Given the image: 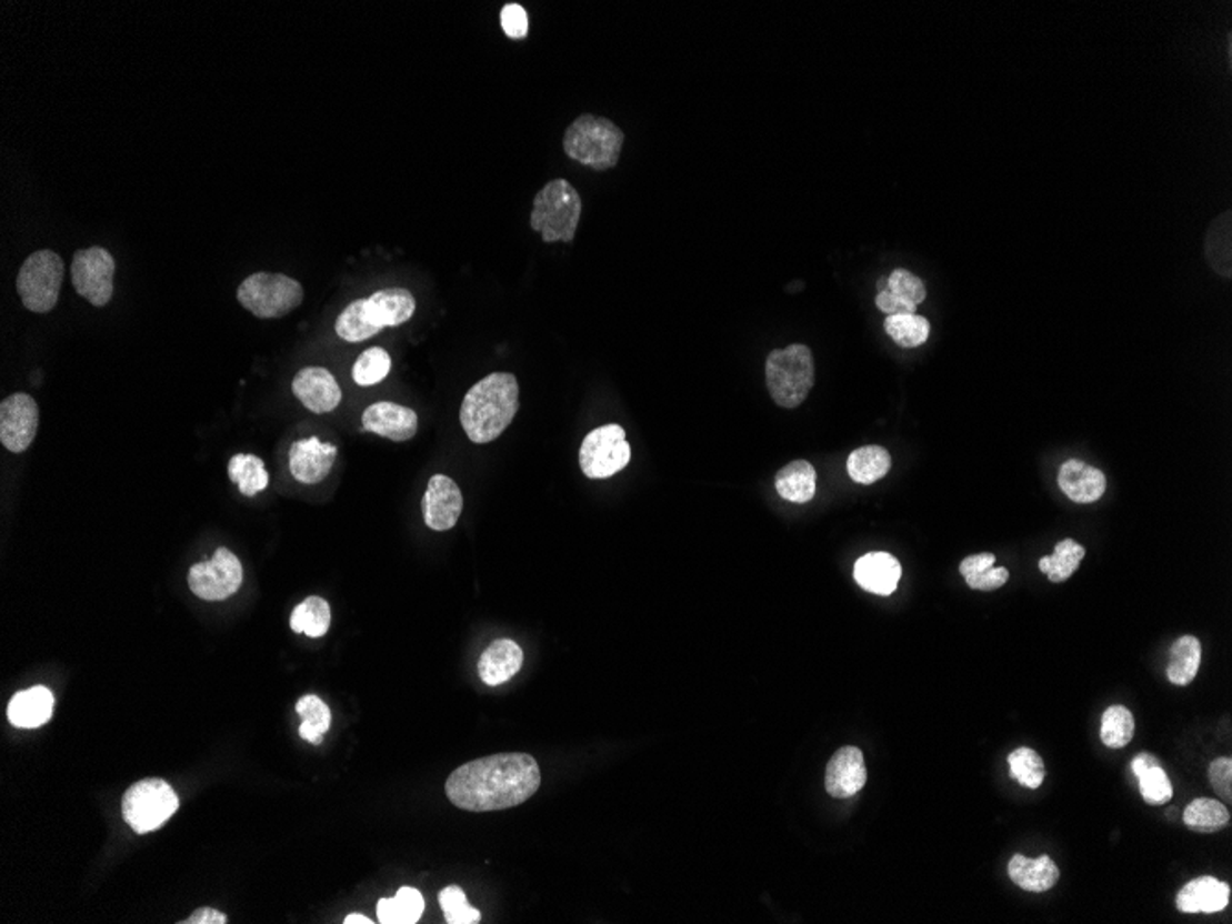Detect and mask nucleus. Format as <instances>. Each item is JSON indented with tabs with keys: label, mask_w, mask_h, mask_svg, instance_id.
<instances>
[{
	"label": "nucleus",
	"mask_w": 1232,
	"mask_h": 924,
	"mask_svg": "<svg viewBox=\"0 0 1232 924\" xmlns=\"http://www.w3.org/2000/svg\"><path fill=\"white\" fill-rule=\"evenodd\" d=\"M541 786V770L527 753H499L468 762L449 775L447 797L468 812H494L522 805Z\"/></svg>",
	"instance_id": "f257e3e1"
},
{
	"label": "nucleus",
	"mask_w": 1232,
	"mask_h": 924,
	"mask_svg": "<svg viewBox=\"0 0 1232 924\" xmlns=\"http://www.w3.org/2000/svg\"><path fill=\"white\" fill-rule=\"evenodd\" d=\"M519 412V382L513 373H491L463 398L460 421L473 443L497 440Z\"/></svg>",
	"instance_id": "f03ea898"
},
{
	"label": "nucleus",
	"mask_w": 1232,
	"mask_h": 924,
	"mask_svg": "<svg viewBox=\"0 0 1232 924\" xmlns=\"http://www.w3.org/2000/svg\"><path fill=\"white\" fill-rule=\"evenodd\" d=\"M415 307L410 290L399 287L379 290L368 300L351 301L338 315L334 331L345 342H364L385 327H399L412 320Z\"/></svg>",
	"instance_id": "7ed1b4c3"
},
{
	"label": "nucleus",
	"mask_w": 1232,
	"mask_h": 924,
	"mask_svg": "<svg viewBox=\"0 0 1232 924\" xmlns=\"http://www.w3.org/2000/svg\"><path fill=\"white\" fill-rule=\"evenodd\" d=\"M624 139V131L613 120L585 113L567 128L563 150L583 167L603 172L619 163Z\"/></svg>",
	"instance_id": "20e7f679"
},
{
	"label": "nucleus",
	"mask_w": 1232,
	"mask_h": 924,
	"mask_svg": "<svg viewBox=\"0 0 1232 924\" xmlns=\"http://www.w3.org/2000/svg\"><path fill=\"white\" fill-rule=\"evenodd\" d=\"M815 382L812 351L804 343L773 349L765 359V384L781 409H799L807 401Z\"/></svg>",
	"instance_id": "39448f33"
},
{
	"label": "nucleus",
	"mask_w": 1232,
	"mask_h": 924,
	"mask_svg": "<svg viewBox=\"0 0 1232 924\" xmlns=\"http://www.w3.org/2000/svg\"><path fill=\"white\" fill-rule=\"evenodd\" d=\"M580 218V194L567 180L549 181L533 198L530 225L547 244L572 242Z\"/></svg>",
	"instance_id": "423d86ee"
},
{
	"label": "nucleus",
	"mask_w": 1232,
	"mask_h": 924,
	"mask_svg": "<svg viewBox=\"0 0 1232 924\" xmlns=\"http://www.w3.org/2000/svg\"><path fill=\"white\" fill-rule=\"evenodd\" d=\"M240 305L261 320H278L303 303V287L284 273L257 272L237 292Z\"/></svg>",
	"instance_id": "0eeeda50"
},
{
	"label": "nucleus",
	"mask_w": 1232,
	"mask_h": 924,
	"mask_svg": "<svg viewBox=\"0 0 1232 924\" xmlns=\"http://www.w3.org/2000/svg\"><path fill=\"white\" fill-rule=\"evenodd\" d=\"M66 262L56 251L41 250L27 257L17 275V292L22 305L36 314H49L60 300Z\"/></svg>",
	"instance_id": "6e6552de"
},
{
	"label": "nucleus",
	"mask_w": 1232,
	"mask_h": 924,
	"mask_svg": "<svg viewBox=\"0 0 1232 924\" xmlns=\"http://www.w3.org/2000/svg\"><path fill=\"white\" fill-rule=\"evenodd\" d=\"M180 800L163 779H144L126 790L122 797L124 822L139 832H152L174 816Z\"/></svg>",
	"instance_id": "1a4fd4ad"
},
{
	"label": "nucleus",
	"mask_w": 1232,
	"mask_h": 924,
	"mask_svg": "<svg viewBox=\"0 0 1232 924\" xmlns=\"http://www.w3.org/2000/svg\"><path fill=\"white\" fill-rule=\"evenodd\" d=\"M631 446L620 424H605L585 435L580 449V468L587 479L613 476L630 463Z\"/></svg>",
	"instance_id": "9d476101"
},
{
	"label": "nucleus",
	"mask_w": 1232,
	"mask_h": 924,
	"mask_svg": "<svg viewBox=\"0 0 1232 924\" xmlns=\"http://www.w3.org/2000/svg\"><path fill=\"white\" fill-rule=\"evenodd\" d=\"M114 270L117 262L106 248L93 245L88 250H78L72 257V287L80 298L100 309L113 298Z\"/></svg>",
	"instance_id": "9b49d317"
},
{
	"label": "nucleus",
	"mask_w": 1232,
	"mask_h": 924,
	"mask_svg": "<svg viewBox=\"0 0 1232 924\" xmlns=\"http://www.w3.org/2000/svg\"><path fill=\"white\" fill-rule=\"evenodd\" d=\"M244 571L239 558L228 549H218L209 561L196 563L189 571V587L198 599L222 602L239 591Z\"/></svg>",
	"instance_id": "f8f14e48"
},
{
	"label": "nucleus",
	"mask_w": 1232,
	"mask_h": 924,
	"mask_svg": "<svg viewBox=\"0 0 1232 924\" xmlns=\"http://www.w3.org/2000/svg\"><path fill=\"white\" fill-rule=\"evenodd\" d=\"M39 409L28 393H13L0 404V441L10 452H24L36 440Z\"/></svg>",
	"instance_id": "ddd939ff"
},
{
	"label": "nucleus",
	"mask_w": 1232,
	"mask_h": 924,
	"mask_svg": "<svg viewBox=\"0 0 1232 924\" xmlns=\"http://www.w3.org/2000/svg\"><path fill=\"white\" fill-rule=\"evenodd\" d=\"M463 495L454 480L435 474L423 496V516L427 526L435 532H447L457 526L462 515Z\"/></svg>",
	"instance_id": "4468645a"
},
{
	"label": "nucleus",
	"mask_w": 1232,
	"mask_h": 924,
	"mask_svg": "<svg viewBox=\"0 0 1232 924\" xmlns=\"http://www.w3.org/2000/svg\"><path fill=\"white\" fill-rule=\"evenodd\" d=\"M338 456L337 445L321 443L318 438L299 440L288 451V465L293 479L301 484H318L331 473Z\"/></svg>",
	"instance_id": "2eb2a0df"
},
{
	"label": "nucleus",
	"mask_w": 1232,
	"mask_h": 924,
	"mask_svg": "<svg viewBox=\"0 0 1232 924\" xmlns=\"http://www.w3.org/2000/svg\"><path fill=\"white\" fill-rule=\"evenodd\" d=\"M868 783V767L862 750L845 745L832 755L825 773L827 794L837 800L853 797Z\"/></svg>",
	"instance_id": "dca6fc26"
},
{
	"label": "nucleus",
	"mask_w": 1232,
	"mask_h": 924,
	"mask_svg": "<svg viewBox=\"0 0 1232 924\" xmlns=\"http://www.w3.org/2000/svg\"><path fill=\"white\" fill-rule=\"evenodd\" d=\"M292 392L304 409L314 413H329L342 403V390L337 379L325 368H304L292 382Z\"/></svg>",
	"instance_id": "f3484780"
},
{
	"label": "nucleus",
	"mask_w": 1232,
	"mask_h": 924,
	"mask_svg": "<svg viewBox=\"0 0 1232 924\" xmlns=\"http://www.w3.org/2000/svg\"><path fill=\"white\" fill-rule=\"evenodd\" d=\"M362 426L368 432L399 443V441L412 440L413 435L418 434V413L402 404L382 401L365 409Z\"/></svg>",
	"instance_id": "a211bd4d"
},
{
	"label": "nucleus",
	"mask_w": 1232,
	"mask_h": 924,
	"mask_svg": "<svg viewBox=\"0 0 1232 924\" xmlns=\"http://www.w3.org/2000/svg\"><path fill=\"white\" fill-rule=\"evenodd\" d=\"M1058 484L1064 495L1078 504H1092L1100 501L1108 490L1105 474L1081 460H1069L1061 465Z\"/></svg>",
	"instance_id": "6ab92c4d"
},
{
	"label": "nucleus",
	"mask_w": 1232,
	"mask_h": 924,
	"mask_svg": "<svg viewBox=\"0 0 1232 924\" xmlns=\"http://www.w3.org/2000/svg\"><path fill=\"white\" fill-rule=\"evenodd\" d=\"M901 574V563L888 552H869L854 563L858 585L879 596L895 593Z\"/></svg>",
	"instance_id": "aec40b11"
},
{
	"label": "nucleus",
	"mask_w": 1232,
	"mask_h": 924,
	"mask_svg": "<svg viewBox=\"0 0 1232 924\" xmlns=\"http://www.w3.org/2000/svg\"><path fill=\"white\" fill-rule=\"evenodd\" d=\"M1231 898V887L1214 876H1198L1190 881L1175 897V906L1183 914H1218L1225 910Z\"/></svg>",
	"instance_id": "412c9836"
},
{
	"label": "nucleus",
	"mask_w": 1232,
	"mask_h": 924,
	"mask_svg": "<svg viewBox=\"0 0 1232 924\" xmlns=\"http://www.w3.org/2000/svg\"><path fill=\"white\" fill-rule=\"evenodd\" d=\"M524 653L522 647L511 639H499L491 642L488 650L478 659V675L483 685L499 686L505 681L513 680V675L521 670Z\"/></svg>",
	"instance_id": "4be33fe9"
},
{
	"label": "nucleus",
	"mask_w": 1232,
	"mask_h": 924,
	"mask_svg": "<svg viewBox=\"0 0 1232 924\" xmlns=\"http://www.w3.org/2000/svg\"><path fill=\"white\" fill-rule=\"evenodd\" d=\"M54 711V694L47 686H32L17 692L8 705V720L21 729L41 727L49 722Z\"/></svg>",
	"instance_id": "5701e85b"
},
{
	"label": "nucleus",
	"mask_w": 1232,
	"mask_h": 924,
	"mask_svg": "<svg viewBox=\"0 0 1232 924\" xmlns=\"http://www.w3.org/2000/svg\"><path fill=\"white\" fill-rule=\"evenodd\" d=\"M1008 873L1013 884L1024 892H1048L1059 882V867L1046 854L1041 858H1026L1022 854H1015L1010 860Z\"/></svg>",
	"instance_id": "b1692460"
},
{
	"label": "nucleus",
	"mask_w": 1232,
	"mask_h": 924,
	"mask_svg": "<svg viewBox=\"0 0 1232 924\" xmlns=\"http://www.w3.org/2000/svg\"><path fill=\"white\" fill-rule=\"evenodd\" d=\"M815 469L812 463L798 460L788 463L775 476V490L781 499L795 504H807L815 495Z\"/></svg>",
	"instance_id": "393cba45"
},
{
	"label": "nucleus",
	"mask_w": 1232,
	"mask_h": 924,
	"mask_svg": "<svg viewBox=\"0 0 1232 924\" xmlns=\"http://www.w3.org/2000/svg\"><path fill=\"white\" fill-rule=\"evenodd\" d=\"M994 561L996 555L989 552L969 555L961 561L960 572L961 576L965 578L966 585L974 591H985V593L1004 587L1010 580V571L1005 566H994Z\"/></svg>",
	"instance_id": "a878e982"
},
{
	"label": "nucleus",
	"mask_w": 1232,
	"mask_h": 924,
	"mask_svg": "<svg viewBox=\"0 0 1232 924\" xmlns=\"http://www.w3.org/2000/svg\"><path fill=\"white\" fill-rule=\"evenodd\" d=\"M1201 664V642L1184 635L1173 642L1168 661V680L1172 685L1186 686L1195 680Z\"/></svg>",
	"instance_id": "bb28decb"
},
{
	"label": "nucleus",
	"mask_w": 1232,
	"mask_h": 924,
	"mask_svg": "<svg viewBox=\"0 0 1232 924\" xmlns=\"http://www.w3.org/2000/svg\"><path fill=\"white\" fill-rule=\"evenodd\" d=\"M1231 237L1232 214L1231 211H1225L1220 217L1214 218L1211 225H1209L1205 237V253L1209 264L1214 268V272L1228 279L1232 275Z\"/></svg>",
	"instance_id": "cd10ccee"
},
{
	"label": "nucleus",
	"mask_w": 1232,
	"mask_h": 924,
	"mask_svg": "<svg viewBox=\"0 0 1232 924\" xmlns=\"http://www.w3.org/2000/svg\"><path fill=\"white\" fill-rule=\"evenodd\" d=\"M891 454L884 446H860L849 456L848 473L857 484H874L890 473Z\"/></svg>",
	"instance_id": "c85d7f7f"
},
{
	"label": "nucleus",
	"mask_w": 1232,
	"mask_h": 924,
	"mask_svg": "<svg viewBox=\"0 0 1232 924\" xmlns=\"http://www.w3.org/2000/svg\"><path fill=\"white\" fill-rule=\"evenodd\" d=\"M424 912V898L413 887H401L395 897L380 898L379 921L382 924H413L421 920Z\"/></svg>",
	"instance_id": "c756f323"
},
{
	"label": "nucleus",
	"mask_w": 1232,
	"mask_h": 924,
	"mask_svg": "<svg viewBox=\"0 0 1232 924\" xmlns=\"http://www.w3.org/2000/svg\"><path fill=\"white\" fill-rule=\"evenodd\" d=\"M229 480L239 485L240 493L244 496H256L267 490L270 476L261 458L256 454H237L229 460Z\"/></svg>",
	"instance_id": "7c9ffc66"
},
{
	"label": "nucleus",
	"mask_w": 1232,
	"mask_h": 924,
	"mask_svg": "<svg viewBox=\"0 0 1232 924\" xmlns=\"http://www.w3.org/2000/svg\"><path fill=\"white\" fill-rule=\"evenodd\" d=\"M290 627L293 633H304L312 639L325 635L331 627V605L321 596H309L293 610Z\"/></svg>",
	"instance_id": "2f4dec72"
},
{
	"label": "nucleus",
	"mask_w": 1232,
	"mask_h": 924,
	"mask_svg": "<svg viewBox=\"0 0 1232 924\" xmlns=\"http://www.w3.org/2000/svg\"><path fill=\"white\" fill-rule=\"evenodd\" d=\"M1086 550L1074 539H1063L1058 543L1052 555L1039 561V569L1046 574L1052 583H1063L1080 569V563L1085 558Z\"/></svg>",
	"instance_id": "473e14b6"
},
{
	"label": "nucleus",
	"mask_w": 1232,
	"mask_h": 924,
	"mask_svg": "<svg viewBox=\"0 0 1232 924\" xmlns=\"http://www.w3.org/2000/svg\"><path fill=\"white\" fill-rule=\"evenodd\" d=\"M1184 825L1189 826L1190 831L1200 832V834H1212V832H1220L1229 825L1231 816H1229L1228 806L1220 803V801L1195 800L1186 806L1184 811Z\"/></svg>",
	"instance_id": "72a5a7b5"
},
{
	"label": "nucleus",
	"mask_w": 1232,
	"mask_h": 924,
	"mask_svg": "<svg viewBox=\"0 0 1232 924\" xmlns=\"http://www.w3.org/2000/svg\"><path fill=\"white\" fill-rule=\"evenodd\" d=\"M888 337L904 349H915L930 338V321L924 315L895 314L884 321Z\"/></svg>",
	"instance_id": "f704fd0d"
},
{
	"label": "nucleus",
	"mask_w": 1232,
	"mask_h": 924,
	"mask_svg": "<svg viewBox=\"0 0 1232 924\" xmlns=\"http://www.w3.org/2000/svg\"><path fill=\"white\" fill-rule=\"evenodd\" d=\"M296 711L299 719L303 720L299 727L301 739L310 744H321L323 734L331 727V711L327 707V703L321 702L318 696H304L299 700Z\"/></svg>",
	"instance_id": "c9c22d12"
},
{
	"label": "nucleus",
	"mask_w": 1232,
	"mask_h": 924,
	"mask_svg": "<svg viewBox=\"0 0 1232 924\" xmlns=\"http://www.w3.org/2000/svg\"><path fill=\"white\" fill-rule=\"evenodd\" d=\"M1135 736V719L1124 705L1109 707L1102 716L1100 739L1111 750H1122Z\"/></svg>",
	"instance_id": "e433bc0d"
},
{
	"label": "nucleus",
	"mask_w": 1232,
	"mask_h": 924,
	"mask_svg": "<svg viewBox=\"0 0 1232 924\" xmlns=\"http://www.w3.org/2000/svg\"><path fill=\"white\" fill-rule=\"evenodd\" d=\"M1008 762H1010L1011 777L1015 779L1016 783L1022 784L1024 789H1041L1046 777V767L1038 751H1033L1032 747H1019L1008 756Z\"/></svg>",
	"instance_id": "4c0bfd02"
},
{
	"label": "nucleus",
	"mask_w": 1232,
	"mask_h": 924,
	"mask_svg": "<svg viewBox=\"0 0 1232 924\" xmlns=\"http://www.w3.org/2000/svg\"><path fill=\"white\" fill-rule=\"evenodd\" d=\"M390 353L382 348H371L354 362L353 379L359 386H375L390 375Z\"/></svg>",
	"instance_id": "58836bf2"
},
{
	"label": "nucleus",
	"mask_w": 1232,
	"mask_h": 924,
	"mask_svg": "<svg viewBox=\"0 0 1232 924\" xmlns=\"http://www.w3.org/2000/svg\"><path fill=\"white\" fill-rule=\"evenodd\" d=\"M885 279H888L885 292H890L895 300L901 301L910 309L918 310V307L926 300V287H924L923 279L913 275L904 268H897L891 272L890 278Z\"/></svg>",
	"instance_id": "ea45409f"
},
{
	"label": "nucleus",
	"mask_w": 1232,
	"mask_h": 924,
	"mask_svg": "<svg viewBox=\"0 0 1232 924\" xmlns=\"http://www.w3.org/2000/svg\"><path fill=\"white\" fill-rule=\"evenodd\" d=\"M441 910L449 924H477L482 915L473 906H469L468 897L462 887L449 886L440 893Z\"/></svg>",
	"instance_id": "a19ab883"
},
{
	"label": "nucleus",
	"mask_w": 1232,
	"mask_h": 924,
	"mask_svg": "<svg viewBox=\"0 0 1232 924\" xmlns=\"http://www.w3.org/2000/svg\"><path fill=\"white\" fill-rule=\"evenodd\" d=\"M1140 794L1148 805H1164L1172 800L1173 786L1162 766H1153L1139 775Z\"/></svg>",
	"instance_id": "79ce46f5"
},
{
	"label": "nucleus",
	"mask_w": 1232,
	"mask_h": 924,
	"mask_svg": "<svg viewBox=\"0 0 1232 924\" xmlns=\"http://www.w3.org/2000/svg\"><path fill=\"white\" fill-rule=\"evenodd\" d=\"M500 24L504 30L505 36L510 39H524L530 32V19H528V11L517 2L505 4L500 11Z\"/></svg>",
	"instance_id": "37998d69"
},
{
	"label": "nucleus",
	"mask_w": 1232,
	"mask_h": 924,
	"mask_svg": "<svg viewBox=\"0 0 1232 924\" xmlns=\"http://www.w3.org/2000/svg\"><path fill=\"white\" fill-rule=\"evenodd\" d=\"M1209 781H1211L1212 789L1216 790V794L1225 803H1231L1232 761L1229 756H1220V759L1212 762L1211 767H1209Z\"/></svg>",
	"instance_id": "c03bdc74"
},
{
	"label": "nucleus",
	"mask_w": 1232,
	"mask_h": 924,
	"mask_svg": "<svg viewBox=\"0 0 1232 924\" xmlns=\"http://www.w3.org/2000/svg\"><path fill=\"white\" fill-rule=\"evenodd\" d=\"M183 924H226L228 917L214 908H200L196 910L194 914L190 915L189 920L181 921Z\"/></svg>",
	"instance_id": "a18cd8bd"
},
{
	"label": "nucleus",
	"mask_w": 1232,
	"mask_h": 924,
	"mask_svg": "<svg viewBox=\"0 0 1232 924\" xmlns=\"http://www.w3.org/2000/svg\"><path fill=\"white\" fill-rule=\"evenodd\" d=\"M1153 766H1162V764L1155 755H1150V753H1140V755H1136L1133 762H1131V770L1135 773V777H1139L1145 770H1150V767Z\"/></svg>",
	"instance_id": "49530a36"
},
{
	"label": "nucleus",
	"mask_w": 1232,
	"mask_h": 924,
	"mask_svg": "<svg viewBox=\"0 0 1232 924\" xmlns=\"http://www.w3.org/2000/svg\"><path fill=\"white\" fill-rule=\"evenodd\" d=\"M343 923H345V924H371V923H373V921L368 920V917H365V915L351 914V915H348V917H345V921H343Z\"/></svg>",
	"instance_id": "de8ad7c7"
}]
</instances>
